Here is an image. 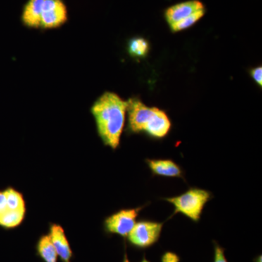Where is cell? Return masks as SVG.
Listing matches in <instances>:
<instances>
[{"instance_id":"cell-5","label":"cell","mask_w":262,"mask_h":262,"mask_svg":"<svg viewBox=\"0 0 262 262\" xmlns=\"http://www.w3.org/2000/svg\"><path fill=\"white\" fill-rule=\"evenodd\" d=\"M165 222L139 221L127 235L129 244L139 249L151 247L159 241Z\"/></svg>"},{"instance_id":"cell-8","label":"cell","mask_w":262,"mask_h":262,"mask_svg":"<svg viewBox=\"0 0 262 262\" xmlns=\"http://www.w3.org/2000/svg\"><path fill=\"white\" fill-rule=\"evenodd\" d=\"M145 162L153 177L181 178L185 180L182 167L173 160L146 159Z\"/></svg>"},{"instance_id":"cell-18","label":"cell","mask_w":262,"mask_h":262,"mask_svg":"<svg viewBox=\"0 0 262 262\" xmlns=\"http://www.w3.org/2000/svg\"><path fill=\"white\" fill-rule=\"evenodd\" d=\"M123 262H130V261H129V260L127 259L126 255H125V258H124ZM141 262H150V261H148V260L146 259L145 256H144V258H143V259L141 260Z\"/></svg>"},{"instance_id":"cell-16","label":"cell","mask_w":262,"mask_h":262,"mask_svg":"<svg viewBox=\"0 0 262 262\" xmlns=\"http://www.w3.org/2000/svg\"><path fill=\"white\" fill-rule=\"evenodd\" d=\"M250 75L251 77L254 80L255 82H256L261 87L262 86V67H258L256 68L252 69L250 72Z\"/></svg>"},{"instance_id":"cell-10","label":"cell","mask_w":262,"mask_h":262,"mask_svg":"<svg viewBox=\"0 0 262 262\" xmlns=\"http://www.w3.org/2000/svg\"><path fill=\"white\" fill-rule=\"evenodd\" d=\"M48 234L56 248L58 257H60L63 262H70L71 258L73 256V252L63 227L61 225L53 224L50 227V232Z\"/></svg>"},{"instance_id":"cell-11","label":"cell","mask_w":262,"mask_h":262,"mask_svg":"<svg viewBox=\"0 0 262 262\" xmlns=\"http://www.w3.org/2000/svg\"><path fill=\"white\" fill-rule=\"evenodd\" d=\"M45 0H28L22 13V22L29 28H41V17Z\"/></svg>"},{"instance_id":"cell-14","label":"cell","mask_w":262,"mask_h":262,"mask_svg":"<svg viewBox=\"0 0 262 262\" xmlns=\"http://www.w3.org/2000/svg\"><path fill=\"white\" fill-rule=\"evenodd\" d=\"M206 8L198 10L195 13H192V15H189L187 18L182 19L180 21L172 24L170 26L171 32L173 33L181 32L182 30H185L188 28H190L193 25H194L206 14Z\"/></svg>"},{"instance_id":"cell-15","label":"cell","mask_w":262,"mask_h":262,"mask_svg":"<svg viewBox=\"0 0 262 262\" xmlns=\"http://www.w3.org/2000/svg\"><path fill=\"white\" fill-rule=\"evenodd\" d=\"M214 244V258L213 262H228L225 256V249L213 241Z\"/></svg>"},{"instance_id":"cell-12","label":"cell","mask_w":262,"mask_h":262,"mask_svg":"<svg viewBox=\"0 0 262 262\" xmlns=\"http://www.w3.org/2000/svg\"><path fill=\"white\" fill-rule=\"evenodd\" d=\"M36 249L38 256L45 262H57L58 256L49 234L40 237L36 246Z\"/></svg>"},{"instance_id":"cell-4","label":"cell","mask_w":262,"mask_h":262,"mask_svg":"<svg viewBox=\"0 0 262 262\" xmlns=\"http://www.w3.org/2000/svg\"><path fill=\"white\" fill-rule=\"evenodd\" d=\"M26 202L23 194L10 187L0 190V227L16 228L26 215Z\"/></svg>"},{"instance_id":"cell-17","label":"cell","mask_w":262,"mask_h":262,"mask_svg":"<svg viewBox=\"0 0 262 262\" xmlns=\"http://www.w3.org/2000/svg\"><path fill=\"white\" fill-rule=\"evenodd\" d=\"M180 257L177 253L167 251L161 257V262H179Z\"/></svg>"},{"instance_id":"cell-9","label":"cell","mask_w":262,"mask_h":262,"mask_svg":"<svg viewBox=\"0 0 262 262\" xmlns=\"http://www.w3.org/2000/svg\"><path fill=\"white\" fill-rule=\"evenodd\" d=\"M204 8V5L200 0H190L170 7L165 10V17L170 26Z\"/></svg>"},{"instance_id":"cell-3","label":"cell","mask_w":262,"mask_h":262,"mask_svg":"<svg viewBox=\"0 0 262 262\" xmlns=\"http://www.w3.org/2000/svg\"><path fill=\"white\" fill-rule=\"evenodd\" d=\"M213 198V194L210 191L190 187L180 195L162 198V200L168 202L174 207L173 213L169 219L177 213H182L193 222L198 223L201 220L205 206Z\"/></svg>"},{"instance_id":"cell-7","label":"cell","mask_w":262,"mask_h":262,"mask_svg":"<svg viewBox=\"0 0 262 262\" xmlns=\"http://www.w3.org/2000/svg\"><path fill=\"white\" fill-rule=\"evenodd\" d=\"M67 6L63 0H45L41 17V28H58L67 22Z\"/></svg>"},{"instance_id":"cell-2","label":"cell","mask_w":262,"mask_h":262,"mask_svg":"<svg viewBox=\"0 0 262 262\" xmlns=\"http://www.w3.org/2000/svg\"><path fill=\"white\" fill-rule=\"evenodd\" d=\"M127 102L129 133H144L155 139H163L168 135L172 123L165 111L157 107H149L136 98H131Z\"/></svg>"},{"instance_id":"cell-1","label":"cell","mask_w":262,"mask_h":262,"mask_svg":"<svg viewBox=\"0 0 262 262\" xmlns=\"http://www.w3.org/2000/svg\"><path fill=\"white\" fill-rule=\"evenodd\" d=\"M128 102L115 93L106 92L95 101L91 113L105 146L116 149L120 144Z\"/></svg>"},{"instance_id":"cell-13","label":"cell","mask_w":262,"mask_h":262,"mask_svg":"<svg viewBox=\"0 0 262 262\" xmlns=\"http://www.w3.org/2000/svg\"><path fill=\"white\" fill-rule=\"evenodd\" d=\"M127 50L130 56L134 58H144L149 53V42L144 38H134L129 41Z\"/></svg>"},{"instance_id":"cell-6","label":"cell","mask_w":262,"mask_h":262,"mask_svg":"<svg viewBox=\"0 0 262 262\" xmlns=\"http://www.w3.org/2000/svg\"><path fill=\"white\" fill-rule=\"evenodd\" d=\"M144 206L139 208L121 209L106 217L103 222V229L107 234H118L122 237H127L131 232L139 216V213Z\"/></svg>"}]
</instances>
